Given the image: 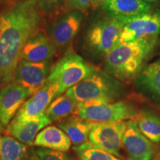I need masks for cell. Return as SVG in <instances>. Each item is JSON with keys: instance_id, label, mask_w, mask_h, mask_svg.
Masks as SVG:
<instances>
[{"instance_id": "cell-1", "label": "cell", "mask_w": 160, "mask_h": 160, "mask_svg": "<svg viewBox=\"0 0 160 160\" xmlns=\"http://www.w3.org/2000/svg\"><path fill=\"white\" fill-rule=\"evenodd\" d=\"M41 23L42 12L31 0H19L0 12V90L13 82L24 45Z\"/></svg>"}, {"instance_id": "cell-2", "label": "cell", "mask_w": 160, "mask_h": 160, "mask_svg": "<svg viewBox=\"0 0 160 160\" xmlns=\"http://www.w3.org/2000/svg\"><path fill=\"white\" fill-rule=\"evenodd\" d=\"M156 37L128 43H119L105 58L104 71L120 82L137 78L151 54Z\"/></svg>"}, {"instance_id": "cell-3", "label": "cell", "mask_w": 160, "mask_h": 160, "mask_svg": "<svg viewBox=\"0 0 160 160\" xmlns=\"http://www.w3.org/2000/svg\"><path fill=\"white\" fill-rule=\"evenodd\" d=\"M65 94L78 103L116 102L125 97L126 89L119 80L105 71L97 70L69 88Z\"/></svg>"}, {"instance_id": "cell-4", "label": "cell", "mask_w": 160, "mask_h": 160, "mask_svg": "<svg viewBox=\"0 0 160 160\" xmlns=\"http://www.w3.org/2000/svg\"><path fill=\"white\" fill-rule=\"evenodd\" d=\"M97 70V68L70 48L53 66L47 80L58 84L59 97L73 86L90 77Z\"/></svg>"}, {"instance_id": "cell-5", "label": "cell", "mask_w": 160, "mask_h": 160, "mask_svg": "<svg viewBox=\"0 0 160 160\" xmlns=\"http://www.w3.org/2000/svg\"><path fill=\"white\" fill-rule=\"evenodd\" d=\"M123 25L113 18L107 17L89 26L84 39V48L92 57L105 58L119 44Z\"/></svg>"}, {"instance_id": "cell-6", "label": "cell", "mask_w": 160, "mask_h": 160, "mask_svg": "<svg viewBox=\"0 0 160 160\" xmlns=\"http://www.w3.org/2000/svg\"><path fill=\"white\" fill-rule=\"evenodd\" d=\"M138 112L134 104L121 100L116 102L78 103L75 114L93 122H108L134 119Z\"/></svg>"}, {"instance_id": "cell-7", "label": "cell", "mask_w": 160, "mask_h": 160, "mask_svg": "<svg viewBox=\"0 0 160 160\" xmlns=\"http://www.w3.org/2000/svg\"><path fill=\"white\" fill-rule=\"evenodd\" d=\"M126 122H93L89 133L88 142L97 148L122 159L123 137Z\"/></svg>"}, {"instance_id": "cell-8", "label": "cell", "mask_w": 160, "mask_h": 160, "mask_svg": "<svg viewBox=\"0 0 160 160\" xmlns=\"http://www.w3.org/2000/svg\"><path fill=\"white\" fill-rule=\"evenodd\" d=\"M51 25L49 31V39L56 49H63L68 47L75 39L82 25V12L77 10L66 11Z\"/></svg>"}, {"instance_id": "cell-9", "label": "cell", "mask_w": 160, "mask_h": 160, "mask_svg": "<svg viewBox=\"0 0 160 160\" xmlns=\"http://www.w3.org/2000/svg\"><path fill=\"white\" fill-rule=\"evenodd\" d=\"M58 84L47 80L42 87L26 100L13 119L26 122L39 117L45 113L52 101L58 97Z\"/></svg>"}, {"instance_id": "cell-10", "label": "cell", "mask_w": 160, "mask_h": 160, "mask_svg": "<svg viewBox=\"0 0 160 160\" xmlns=\"http://www.w3.org/2000/svg\"><path fill=\"white\" fill-rule=\"evenodd\" d=\"M53 66L51 60L33 62L20 59L13 82L25 86L33 94L46 82Z\"/></svg>"}, {"instance_id": "cell-11", "label": "cell", "mask_w": 160, "mask_h": 160, "mask_svg": "<svg viewBox=\"0 0 160 160\" xmlns=\"http://www.w3.org/2000/svg\"><path fill=\"white\" fill-rule=\"evenodd\" d=\"M33 95L21 84L13 82L0 90V125L7 127L26 100Z\"/></svg>"}, {"instance_id": "cell-12", "label": "cell", "mask_w": 160, "mask_h": 160, "mask_svg": "<svg viewBox=\"0 0 160 160\" xmlns=\"http://www.w3.org/2000/svg\"><path fill=\"white\" fill-rule=\"evenodd\" d=\"M123 147L131 160H153L157 151L153 142L139 131L135 119L126 122Z\"/></svg>"}, {"instance_id": "cell-13", "label": "cell", "mask_w": 160, "mask_h": 160, "mask_svg": "<svg viewBox=\"0 0 160 160\" xmlns=\"http://www.w3.org/2000/svg\"><path fill=\"white\" fill-rule=\"evenodd\" d=\"M108 17L124 25L151 13V5L142 0H105L101 5Z\"/></svg>"}, {"instance_id": "cell-14", "label": "cell", "mask_w": 160, "mask_h": 160, "mask_svg": "<svg viewBox=\"0 0 160 160\" xmlns=\"http://www.w3.org/2000/svg\"><path fill=\"white\" fill-rule=\"evenodd\" d=\"M160 32V13H149L123 25L119 43L157 37Z\"/></svg>"}, {"instance_id": "cell-15", "label": "cell", "mask_w": 160, "mask_h": 160, "mask_svg": "<svg viewBox=\"0 0 160 160\" xmlns=\"http://www.w3.org/2000/svg\"><path fill=\"white\" fill-rule=\"evenodd\" d=\"M52 122L45 113L34 119L26 122H19L12 119L5 131L7 136L13 137L25 145H31L38 133Z\"/></svg>"}, {"instance_id": "cell-16", "label": "cell", "mask_w": 160, "mask_h": 160, "mask_svg": "<svg viewBox=\"0 0 160 160\" xmlns=\"http://www.w3.org/2000/svg\"><path fill=\"white\" fill-rule=\"evenodd\" d=\"M56 48L47 35L37 32L24 45L21 59L39 62L51 60L56 53Z\"/></svg>"}, {"instance_id": "cell-17", "label": "cell", "mask_w": 160, "mask_h": 160, "mask_svg": "<svg viewBox=\"0 0 160 160\" xmlns=\"http://www.w3.org/2000/svg\"><path fill=\"white\" fill-rule=\"evenodd\" d=\"M136 86L140 93L160 103V59L144 66L136 78Z\"/></svg>"}, {"instance_id": "cell-18", "label": "cell", "mask_w": 160, "mask_h": 160, "mask_svg": "<svg viewBox=\"0 0 160 160\" xmlns=\"http://www.w3.org/2000/svg\"><path fill=\"white\" fill-rule=\"evenodd\" d=\"M71 140L68 136L57 126H47L38 133L33 145L39 148L59 151H68L71 147Z\"/></svg>"}, {"instance_id": "cell-19", "label": "cell", "mask_w": 160, "mask_h": 160, "mask_svg": "<svg viewBox=\"0 0 160 160\" xmlns=\"http://www.w3.org/2000/svg\"><path fill=\"white\" fill-rule=\"evenodd\" d=\"M93 123L77 115H72L58 122L57 127L68 136L72 143L79 145L88 142L89 133Z\"/></svg>"}, {"instance_id": "cell-20", "label": "cell", "mask_w": 160, "mask_h": 160, "mask_svg": "<svg viewBox=\"0 0 160 160\" xmlns=\"http://www.w3.org/2000/svg\"><path fill=\"white\" fill-rule=\"evenodd\" d=\"M142 133L153 143L160 142V116L149 109L139 110L135 118Z\"/></svg>"}, {"instance_id": "cell-21", "label": "cell", "mask_w": 160, "mask_h": 160, "mask_svg": "<svg viewBox=\"0 0 160 160\" xmlns=\"http://www.w3.org/2000/svg\"><path fill=\"white\" fill-rule=\"evenodd\" d=\"M78 102L67 94H62L52 101L45 111V114L53 122L62 121L76 113Z\"/></svg>"}, {"instance_id": "cell-22", "label": "cell", "mask_w": 160, "mask_h": 160, "mask_svg": "<svg viewBox=\"0 0 160 160\" xmlns=\"http://www.w3.org/2000/svg\"><path fill=\"white\" fill-rule=\"evenodd\" d=\"M28 145L10 136H0V160H22L28 151Z\"/></svg>"}, {"instance_id": "cell-23", "label": "cell", "mask_w": 160, "mask_h": 160, "mask_svg": "<svg viewBox=\"0 0 160 160\" xmlns=\"http://www.w3.org/2000/svg\"><path fill=\"white\" fill-rule=\"evenodd\" d=\"M73 151L79 160H123L108 152L97 148L89 142L74 145Z\"/></svg>"}, {"instance_id": "cell-24", "label": "cell", "mask_w": 160, "mask_h": 160, "mask_svg": "<svg viewBox=\"0 0 160 160\" xmlns=\"http://www.w3.org/2000/svg\"><path fill=\"white\" fill-rule=\"evenodd\" d=\"M36 153L41 160H73L65 152L39 148L35 149Z\"/></svg>"}, {"instance_id": "cell-25", "label": "cell", "mask_w": 160, "mask_h": 160, "mask_svg": "<svg viewBox=\"0 0 160 160\" xmlns=\"http://www.w3.org/2000/svg\"><path fill=\"white\" fill-rule=\"evenodd\" d=\"M37 4L42 13L51 14L64 5L65 0H31Z\"/></svg>"}, {"instance_id": "cell-26", "label": "cell", "mask_w": 160, "mask_h": 160, "mask_svg": "<svg viewBox=\"0 0 160 160\" xmlns=\"http://www.w3.org/2000/svg\"><path fill=\"white\" fill-rule=\"evenodd\" d=\"M93 0H65L64 8L65 11L77 10L85 12L91 7Z\"/></svg>"}, {"instance_id": "cell-27", "label": "cell", "mask_w": 160, "mask_h": 160, "mask_svg": "<svg viewBox=\"0 0 160 160\" xmlns=\"http://www.w3.org/2000/svg\"><path fill=\"white\" fill-rule=\"evenodd\" d=\"M22 160H41V159L38 157V155L35 151V149L29 148L28 151L26 153V155L23 158Z\"/></svg>"}, {"instance_id": "cell-28", "label": "cell", "mask_w": 160, "mask_h": 160, "mask_svg": "<svg viewBox=\"0 0 160 160\" xmlns=\"http://www.w3.org/2000/svg\"><path fill=\"white\" fill-rule=\"evenodd\" d=\"M105 0H93L91 4V8L92 9H96L102 5Z\"/></svg>"}, {"instance_id": "cell-29", "label": "cell", "mask_w": 160, "mask_h": 160, "mask_svg": "<svg viewBox=\"0 0 160 160\" xmlns=\"http://www.w3.org/2000/svg\"><path fill=\"white\" fill-rule=\"evenodd\" d=\"M142 1L150 4V3H152V2H154L157 1V0H142Z\"/></svg>"}, {"instance_id": "cell-30", "label": "cell", "mask_w": 160, "mask_h": 160, "mask_svg": "<svg viewBox=\"0 0 160 160\" xmlns=\"http://www.w3.org/2000/svg\"><path fill=\"white\" fill-rule=\"evenodd\" d=\"M11 0H0V3H8Z\"/></svg>"}, {"instance_id": "cell-31", "label": "cell", "mask_w": 160, "mask_h": 160, "mask_svg": "<svg viewBox=\"0 0 160 160\" xmlns=\"http://www.w3.org/2000/svg\"><path fill=\"white\" fill-rule=\"evenodd\" d=\"M153 160H160V157H156L154 159H153Z\"/></svg>"}, {"instance_id": "cell-32", "label": "cell", "mask_w": 160, "mask_h": 160, "mask_svg": "<svg viewBox=\"0 0 160 160\" xmlns=\"http://www.w3.org/2000/svg\"><path fill=\"white\" fill-rule=\"evenodd\" d=\"M2 126L1 125H0V133H1V132H2Z\"/></svg>"}]
</instances>
